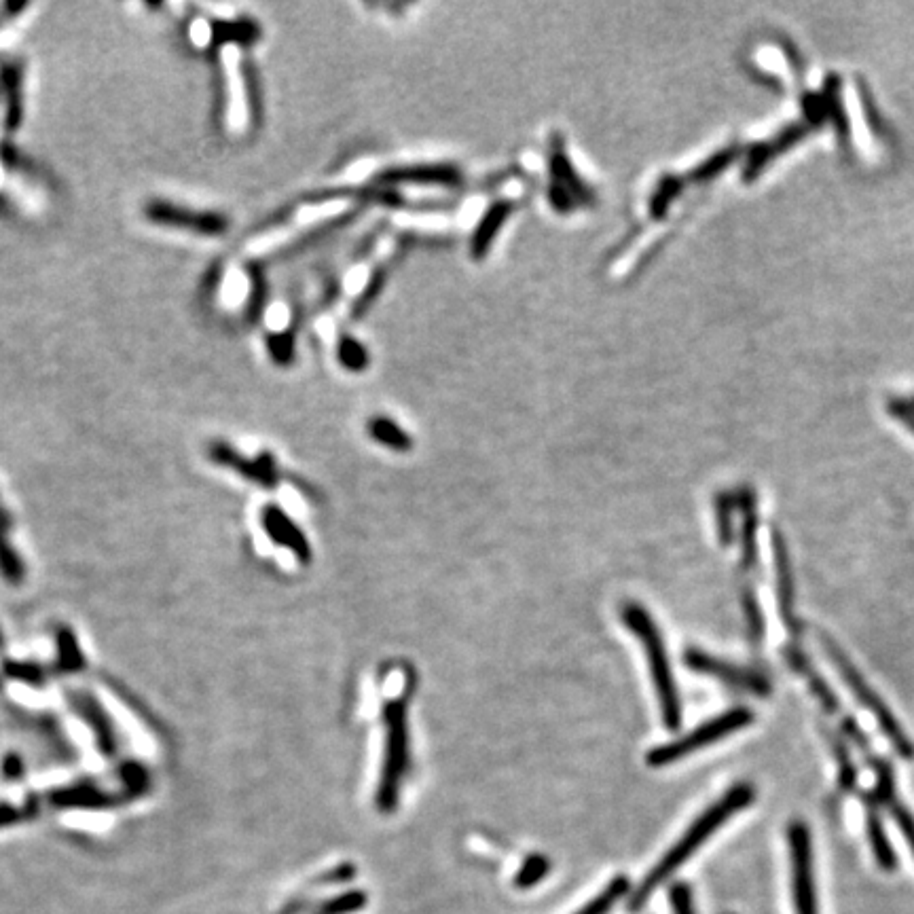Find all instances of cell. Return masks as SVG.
<instances>
[{
  "mask_svg": "<svg viewBox=\"0 0 914 914\" xmlns=\"http://www.w3.org/2000/svg\"><path fill=\"white\" fill-rule=\"evenodd\" d=\"M754 800V788L749 783H739L735 785L733 790H728L714 807H709L697 821H694V824L684 832V836L678 840V843H675L663 857H661V862H658L650 874L644 879V883L637 887L635 895L631 898V910H639L642 908L650 895L654 893L656 887H661L669 876L673 872H678L684 864H686V859L692 855V853H697L699 847L705 843V840L714 834L724 821H728L730 817H733L735 813H739L741 809L749 807V804H752Z\"/></svg>",
  "mask_w": 914,
  "mask_h": 914,
  "instance_id": "1",
  "label": "cell"
},
{
  "mask_svg": "<svg viewBox=\"0 0 914 914\" xmlns=\"http://www.w3.org/2000/svg\"><path fill=\"white\" fill-rule=\"evenodd\" d=\"M620 618H623L627 629L642 642V648L648 656L652 682L658 694V705H661L665 726L669 730H678L682 726V703L669 667V656L661 631H658L648 610L639 606V603H625Z\"/></svg>",
  "mask_w": 914,
  "mask_h": 914,
  "instance_id": "2",
  "label": "cell"
},
{
  "mask_svg": "<svg viewBox=\"0 0 914 914\" xmlns=\"http://www.w3.org/2000/svg\"><path fill=\"white\" fill-rule=\"evenodd\" d=\"M383 726H386V745H383V764L377 785V807L381 813H394L402 781L409 771V701L398 697L383 707Z\"/></svg>",
  "mask_w": 914,
  "mask_h": 914,
  "instance_id": "3",
  "label": "cell"
},
{
  "mask_svg": "<svg viewBox=\"0 0 914 914\" xmlns=\"http://www.w3.org/2000/svg\"><path fill=\"white\" fill-rule=\"evenodd\" d=\"M821 646H824L826 654L830 656V661L834 663V667L838 669V673L843 675L845 684L853 690L855 699L870 711V714L876 718V722H879V726H881V730L885 733V737H887V739L891 741V745L895 747V752H898L900 756H904L906 760L914 758V745H912L910 739L904 735V730H902L900 722L893 718V714L889 711V707L883 703V699L868 686V682H866V680L862 678V675H859V671L851 665V661L843 654V650H840V648L832 642V639H828L826 635H821Z\"/></svg>",
  "mask_w": 914,
  "mask_h": 914,
  "instance_id": "4",
  "label": "cell"
},
{
  "mask_svg": "<svg viewBox=\"0 0 914 914\" xmlns=\"http://www.w3.org/2000/svg\"><path fill=\"white\" fill-rule=\"evenodd\" d=\"M752 722H754V714L749 709H745V707L730 709V711H726V714L701 724L699 728H694L692 733H688L686 737H682L678 741H671L667 745L650 749L646 760H648L650 766L673 764V762H678L680 758H684V756H688L692 752H699V749H703V747H707L711 743H716V741H720V739H724L728 735L737 733V730L749 726Z\"/></svg>",
  "mask_w": 914,
  "mask_h": 914,
  "instance_id": "5",
  "label": "cell"
},
{
  "mask_svg": "<svg viewBox=\"0 0 914 914\" xmlns=\"http://www.w3.org/2000/svg\"><path fill=\"white\" fill-rule=\"evenodd\" d=\"M790 857H792V891L796 914H819L815 893V870L809 828L796 821L790 826Z\"/></svg>",
  "mask_w": 914,
  "mask_h": 914,
  "instance_id": "6",
  "label": "cell"
},
{
  "mask_svg": "<svg viewBox=\"0 0 914 914\" xmlns=\"http://www.w3.org/2000/svg\"><path fill=\"white\" fill-rule=\"evenodd\" d=\"M551 201L559 212L576 210L591 201V191L574 172L565 151L557 144L551 161Z\"/></svg>",
  "mask_w": 914,
  "mask_h": 914,
  "instance_id": "7",
  "label": "cell"
},
{
  "mask_svg": "<svg viewBox=\"0 0 914 914\" xmlns=\"http://www.w3.org/2000/svg\"><path fill=\"white\" fill-rule=\"evenodd\" d=\"M684 661L692 671L707 673V675H711V678H718V680H722L726 684L747 688V690L760 694V697H766V694L771 692V684L766 682L760 673L737 667V665H730V663H724V661H720V658L709 656V654H705L701 650H688L686 656H684Z\"/></svg>",
  "mask_w": 914,
  "mask_h": 914,
  "instance_id": "8",
  "label": "cell"
},
{
  "mask_svg": "<svg viewBox=\"0 0 914 914\" xmlns=\"http://www.w3.org/2000/svg\"><path fill=\"white\" fill-rule=\"evenodd\" d=\"M263 525L267 529V534L280 546H286L288 551L295 553V557L301 563H309V559H312V546H309L301 529L292 523V519L288 515H284L278 506L265 508Z\"/></svg>",
  "mask_w": 914,
  "mask_h": 914,
  "instance_id": "9",
  "label": "cell"
},
{
  "mask_svg": "<svg viewBox=\"0 0 914 914\" xmlns=\"http://www.w3.org/2000/svg\"><path fill=\"white\" fill-rule=\"evenodd\" d=\"M773 557H775V572H777V599L781 616L785 625L792 633H796V616H794V578H792V565L788 548H785L783 536L773 529Z\"/></svg>",
  "mask_w": 914,
  "mask_h": 914,
  "instance_id": "10",
  "label": "cell"
},
{
  "mask_svg": "<svg viewBox=\"0 0 914 914\" xmlns=\"http://www.w3.org/2000/svg\"><path fill=\"white\" fill-rule=\"evenodd\" d=\"M866 828H868V838H870V845H872V853L876 857V862H879V866L885 872H893L895 868H898V857H895V853L891 849L887 832L883 828V819H881L879 811H876V807L872 802L868 804Z\"/></svg>",
  "mask_w": 914,
  "mask_h": 914,
  "instance_id": "11",
  "label": "cell"
},
{
  "mask_svg": "<svg viewBox=\"0 0 914 914\" xmlns=\"http://www.w3.org/2000/svg\"><path fill=\"white\" fill-rule=\"evenodd\" d=\"M737 508L743 515V527H741V538H743V565L747 570L754 568L756 563V502H754V493L752 491H741Z\"/></svg>",
  "mask_w": 914,
  "mask_h": 914,
  "instance_id": "12",
  "label": "cell"
},
{
  "mask_svg": "<svg viewBox=\"0 0 914 914\" xmlns=\"http://www.w3.org/2000/svg\"><path fill=\"white\" fill-rule=\"evenodd\" d=\"M367 432L375 443L388 447L392 451H409L413 447V438L409 432L402 430L390 417H373L367 424Z\"/></svg>",
  "mask_w": 914,
  "mask_h": 914,
  "instance_id": "13",
  "label": "cell"
},
{
  "mask_svg": "<svg viewBox=\"0 0 914 914\" xmlns=\"http://www.w3.org/2000/svg\"><path fill=\"white\" fill-rule=\"evenodd\" d=\"M785 658H788V663H790L796 671H800V673L807 675V680H809V684H811V688H813V694H817V699H819L821 703H824V707L830 711V714H836V711H838V701H836V697H834L832 688H830L824 680L819 678V673H815V671L809 667L807 658H804V656H802L798 650H794V648L785 650Z\"/></svg>",
  "mask_w": 914,
  "mask_h": 914,
  "instance_id": "14",
  "label": "cell"
},
{
  "mask_svg": "<svg viewBox=\"0 0 914 914\" xmlns=\"http://www.w3.org/2000/svg\"><path fill=\"white\" fill-rule=\"evenodd\" d=\"M629 887L631 885H629L627 876H616V879L597 895V898H593L589 904H584L576 914H606L610 908H614V904L620 898H625Z\"/></svg>",
  "mask_w": 914,
  "mask_h": 914,
  "instance_id": "15",
  "label": "cell"
},
{
  "mask_svg": "<svg viewBox=\"0 0 914 914\" xmlns=\"http://www.w3.org/2000/svg\"><path fill=\"white\" fill-rule=\"evenodd\" d=\"M510 204H513V201H502V204L493 206L485 214L477 240H474V244H472V252L477 254V257H481V254L485 252V248L489 246V242L493 240V235H496V231L500 229L502 221H506V216L510 214Z\"/></svg>",
  "mask_w": 914,
  "mask_h": 914,
  "instance_id": "16",
  "label": "cell"
},
{
  "mask_svg": "<svg viewBox=\"0 0 914 914\" xmlns=\"http://www.w3.org/2000/svg\"><path fill=\"white\" fill-rule=\"evenodd\" d=\"M743 610H745V620H747V629L749 635H752L754 642H760L764 637V616L758 606V599L752 593V589L743 591Z\"/></svg>",
  "mask_w": 914,
  "mask_h": 914,
  "instance_id": "17",
  "label": "cell"
},
{
  "mask_svg": "<svg viewBox=\"0 0 914 914\" xmlns=\"http://www.w3.org/2000/svg\"><path fill=\"white\" fill-rule=\"evenodd\" d=\"M737 157V151L735 149H724L720 151L718 155L714 157H709L707 161H703L701 166L692 172V178L694 180H709V178H716L718 174H722L730 163L735 161Z\"/></svg>",
  "mask_w": 914,
  "mask_h": 914,
  "instance_id": "18",
  "label": "cell"
},
{
  "mask_svg": "<svg viewBox=\"0 0 914 914\" xmlns=\"http://www.w3.org/2000/svg\"><path fill=\"white\" fill-rule=\"evenodd\" d=\"M339 360L345 364L347 369H362V367H367V352H364V347L352 339V337H341V347H339Z\"/></svg>",
  "mask_w": 914,
  "mask_h": 914,
  "instance_id": "19",
  "label": "cell"
},
{
  "mask_svg": "<svg viewBox=\"0 0 914 914\" xmlns=\"http://www.w3.org/2000/svg\"><path fill=\"white\" fill-rule=\"evenodd\" d=\"M716 517H718V534L724 546L733 542V502L722 493L716 500Z\"/></svg>",
  "mask_w": 914,
  "mask_h": 914,
  "instance_id": "20",
  "label": "cell"
},
{
  "mask_svg": "<svg viewBox=\"0 0 914 914\" xmlns=\"http://www.w3.org/2000/svg\"><path fill=\"white\" fill-rule=\"evenodd\" d=\"M678 193H680V182L675 180V178H671V176H667V178L661 182V185H658L656 193L652 195V204H650L652 214H654V216H663V214L667 212L669 201H671L675 195H678Z\"/></svg>",
  "mask_w": 914,
  "mask_h": 914,
  "instance_id": "21",
  "label": "cell"
},
{
  "mask_svg": "<svg viewBox=\"0 0 914 914\" xmlns=\"http://www.w3.org/2000/svg\"><path fill=\"white\" fill-rule=\"evenodd\" d=\"M889 809H891V815L895 819V824L900 826L904 838H906V843L910 847V851L914 853V817L910 815V811L904 807L902 802H898L895 798H891L889 802Z\"/></svg>",
  "mask_w": 914,
  "mask_h": 914,
  "instance_id": "22",
  "label": "cell"
},
{
  "mask_svg": "<svg viewBox=\"0 0 914 914\" xmlns=\"http://www.w3.org/2000/svg\"><path fill=\"white\" fill-rule=\"evenodd\" d=\"M834 752H836V758L840 762V785H843L845 790H853V785H855V779H857V771H855V764L847 752V745L845 743H840L838 739H834Z\"/></svg>",
  "mask_w": 914,
  "mask_h": 914,
  "instance_id": "23",
  "label": "cell"
},
{
  "mask_svg": "<svg viewBox=\"0 0 914 914\" xmlns=\"http://www.w3.org/2000/svg\"><path fill=\"white\" fill-rule=\"evenodd\" d=\"M546 870H548L546 857H540V855L529 857V859H527V864L523 866V870H521L519 876H517V885H519V887H529L532 883L540 881Z\"/></svg>",
  "mask_w": 914,
  "mask_h": 914,
  "instance_id": "24",
  "label": "cell"
},
{
  "mask_svg": "<svg viewBox=\"0 0 914 914\" xmlns=\"http://www.w3.org/2000/svg\"><path fill=\"white\" fill-rule=\"evenodd\" d=\"M671 906L675 914H694L692 895L688 885H675L671 889Z\"/></svg>",
  "mask_w": 914,
  "mask_h": 914,
  "instance_id": "25",
  "label": "cell"
},
{
  "mask_svg": "<svg viewBox=\"0 0 914 914\" xmlns=\"http://www.w3.org/2000/svg\"><path fill=\"white\" fill-rule=\"evenodd\" d=\"M891 413L895 417H900L902 422H906L908 428L914 430V411L910 405H904V402H891Z\"/></svg>",
  "mask_w": 914,
  "mask_h": 914,
  "instance_id": "26",
  "label": "cell"
}]
</instances>
